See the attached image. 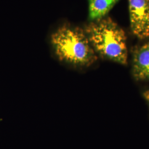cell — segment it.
<instances>
[{
	"mask_svg": "<svg viewBox=\"0 0 149 149\" xmlns=\"http://www.w3.org/2000/svg\"><path fill=\"white\" fill-rule=\"evenodd\" d=\"M54 53L59 60L76 66H89L97 54L84 29L65 23L58 27L50 37Z\"/></svg>",
	"mask_w": 149,
	"mask_h": 149,
	"instance_id": "obj_1",
	"label": "cell"
},
{
	"mask_svg": "<svg viewBox=\"0 0 149 149\" xmlns=\"http://www.w3.org/2000/svg\"><path fill=\"white\" fill-rule=\"evenodd\" d=\"M84 30L96 53L118 64H127L125 33L112 18L105 17L90 22Z\"/></svg>",
	"mask_w": 149,
	"mask_h": 149,
	"instance_id": "obj_2",
	"label": "cell"
},
{
	"mask_svg": "<svg viewBox=\"0 0 149 149\" xmlns=\"http://www.w3.org/2000/svg\"><path fill=\"white\" fill-rule=\"evenodd\" d=\"M131 31L140 39L149 38V0H128Z\"/></svg>",
	"mask_w": 149,
	"mask_h": 149,
	"instance_id": "obj_3",
	"label": "cell"
},
{
	"mask_svg": "<svg viewBox=\"0 0 149 149\" xmlns=\"http://www.w3.org/2000/svg\"><path fill=\"white\" fill-rule=\"evenodd\" d=\"M133 74L139 81H149V42L134 49Z\"/></svg>",
	"mask_w": 149,
	"mask_h": 149,
	"instance_id": "obj_4",
	"label": "cell"
},
{
	"mask_svg": "<svg viewBox=\"0 0 149 149\" xmlns=\"http://www.w3.org/2000/svg\"><path fill=\"white\" fill-rule=\"evenodd\" d=\"M119 0H88V18L91 22L106 16Z\"/></svg>",
	"mask_w": 149,
	"mask_h": 149,
	"instance_id": "obj_5",
	"label": "cell"
},
{
	"mask_svg": "<svg viewBox=\"0 0 149 149\" xmlns=\"http://www.w3.org/2000/svg\"><path fill=\"white\" fill-rule=\"evenodd\" d=\"M144 97L146 100V101L148 102V103L149 104V90L146 91L144 92Z\"/></svg>",
	"mask_w": 149,
	"mask_h": 149,
	"instance_id": "obj_6",
	"label": "cell"
}]
</instances>
